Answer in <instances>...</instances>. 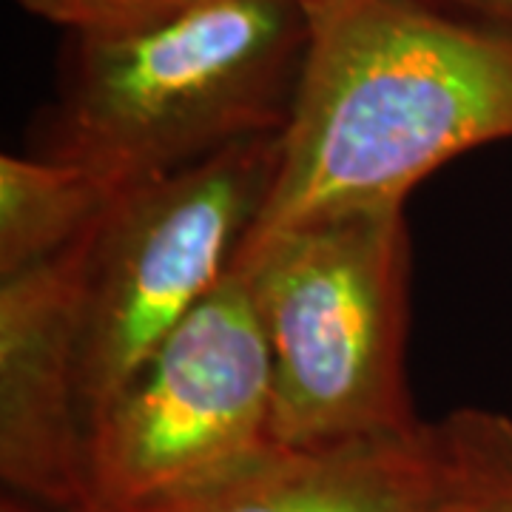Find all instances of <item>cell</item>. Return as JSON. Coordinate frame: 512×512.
Returning a JSON list of instances; mask_svg holds the SVG:
<instances>
[{
    "instance_id": "obj_11",
    "label": "cell",
    "mask_w": 512,
    "mask_h": 512,
    "mask_svg": "<svg viewBox=\"0 0 512 512\" xmlns=\"http://www.w3.org/2000/svg\"><path fill=\"white\" fill-rule=\"evenodd\" d=\"M467 18L512 29V0H450Z\"/></svg>"
},
{
    "instance_id": "obj_5",
    "label": "cell",
    "mask_w": 512,
    "mask_h": 512,
    "mask_svg": "<svg viewBox=\"0 0 512 512\" xmlns=\"http://www.w3.org/2000/svg\"><path fill=\"white\" fill-rule=\"evenodd\" d=\"M279 134L131 185L94 222L80 345L86 421L231 274L274 180Z\"/></svg>"
},
{
    "instance_id": "obj_8",
    "label": "cell",
    "mask_w": 512,
    "mask_h": 512,
    "mask_svg": "<svg viewBox=\"0 0 512 512\" xmlns=\"http://www.w3.org/2000/svg\"><path fill=\"white\" fill-rule=\"evenodd\" d=\"M86 168L55 157H0V279L72 248L114 200Z\"/></svg>"
},
{
    "instance_id": "obj_2",
    "label": "cell",
    "mask_w": 512,
    "mask_h": 512,
    "mask_svg": "<svg viewBox=\"0 0 512 512\" xmlns=\"http://www.w3.org/2000/svg\"><path fill=\"white\" fill-rule=\"evenodd\" d=\"M305 46L299 0H200L140 35L77 40L37 154L126 191L279 134Z\"/></svg>"
},
{
    "instance_id": "obj_4",
    "label": "cell",
    "mask_w": 512,
    "mask_h": 512,
    "mask_svg": "<svg viewBox=\"0 0 512 512\" xmlns=\"http://www.w3.org/2000/svg\"><path fill=\"white\" fill-rule=\"evenodd\" d=\"M274 379L242 274L165 336L89 421V512H148L274 447Z\"/></svg>"
},
{
    "instance_id": "obj_1",
    "label": "cell",
    "mask_w": 512,
    "mask_h": 512,
    "mask_svg": "<svg viewBox=\"0 0 512 512\" xmlns=\"http://www.w3.org/2000/svg\"><path fill=\"white\" fill-rule=\"evenodd\" d=\"M512 140V29L427 0H319L268 197L239 256L296 225L404 208L467 151Z\"/></svg>"
},
{
    "instance_id": "obj_6",
    "label": "cell",
    "mask_w": 512,
    "mask_h": 512,
    "mask_svg": "<svg viewBox=\"0 0 512 512\" xmlns=\"http://www.w3.org/2000/svg\"><path fill=\"white\" fill-rule=\"evenodd\" d=\"M92 228L0 279V478L6 493L77 512H89L80 345Z\"/></svg>"
},
{
    "instance_id": "obj_7",
    "label": "cell",
    "mask_w": 512,
    "mask_h": 512,
    "mask_svg": "<svg viewBox=\"0 0 512 512\" xmlns=\"http://www.w3.org/2000/svg\"><path fill=\"white\" fill-rule=\"evenodd\" d=\"M436 493L433 427L268 447L220 481L148 512H430Z\"/></svg>"
},
{
    "instance_id": "obj_3",
    "label": "cell",
    "mask_w": 512,
    "mask_h": 512,
    "mask_svg": "<svg viewBox=\"0 0 512 512\" xmlns=\"http://www.w3.org/2000/svg\"><path fill=\"white\" fill-rule=\"evenodd\" d=\"M231 271L251 288L271 353L274 444L319 447L419 427L404 376V208L296 225Z\"/></svg>"
},
{
    "instance_id": "obj_9",
    "label": "cell",
    "mask_w": 512,
    "mask_h": 512,
    "mask_svg": "<svg viewBox=\"0 0 512 512\" xmlns=\"http://www.w3.org/2000/svg\"><path fill=\"white\" fill-rule=\"evenodd\" d=\"M433 427L436 493L430 512H512V419L458 407Z\"/></svg>"
},
{
    "instance_id": "obj_12",
    "label": "cell",
    "mask_w": 512,
    "mask_h": 512,
    "mask_svg": "<svg viewBox=\"0 0 512 512\" xmlns=\"http://www.w3.org/2000/svg\"><path fill=\"white\" fill-rule=\"evenodd\" d=\"M0 512H77V510H57V507H49V504H37V501H29V498H20V495L6 493L3 501H0Z\"/></svg>"
},
{
    "instance_id": "obj_13",
    "label": "cell",
    "mask_w": 512,
    "mask_h": 512,
    "mask_svg": "<svg viewBox=\"0 0 512 512\" xmlns=\"http://www.w3.org/2000/svg\"><path fill=\"white\" fill-rule=\"evenodd\" d=\"M299 3H302V9H305V12H308V9H313V6H316V3H319V0H299Z\"/></svg>"
},
{
    "instance_id": "obj_10",
    "label": "cell",
    "mask_w": 512,
    "mask_h": 512,
    "mask_svg": "<svg viewBox=\"0 0 512 512\" xmlns=\"http://www.w3.org/2000/svg\"><path fill=\"white\" fill-rule=\"evenodd\" d=\"M26 12L69 29L77 40L131 37L183 15L200 0H15Z\"/></svg>"
}]
</instances>
